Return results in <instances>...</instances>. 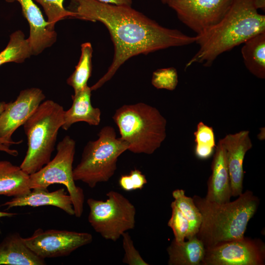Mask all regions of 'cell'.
I'll return each mask as SVG.
<instances>
[{"label": "cell", "instance_id": "obj_1", "mask_svg": "<svg viewBox=\"0 0 265 265\" xmlns=\"http://www.w3.org/2000/svg\"><path fill=\"white\" fill-rule=\"evenodd\" d=\"M78 19L99 21L107 28L114 45L112 62L106 73L90 87L96 90L109 80L131 57L172 47L188 45L196 37L165 27L131 6L116 5L97 0H71Z\"/></svg>", "mask_w": 265, "mask_h": 265}, {"label": "cell", "instance_id": "obj_2", "mask_svg": "<svg viewBox=\"0 0 265 265\" xmlns=\"http://www.w3.org/2000/svg\"><path fill=\"white\" fill-rule=\"evenodd\" d=\"M257 10L253 0H233L220 21L196 36L199 48L185 69L195 63L211 66L222 53L265 31V16Z\"/></svg>", "mask_w": 265, "mask_h": 265}, {"label": "cell", "instance_id": "obj_3", "mask_svg": "<svg viewBox=\"0 0 265 265\" xmlns=\"http://www.w3.org/2000/svg\"><path fill=\"white\" fill-rule=\"evenodd\" d=\"M192 199L202 216L196 236L205 248L243 238L259 205V199L250 190L225 203L211 202L198 195Z\"/></svg>", "mask_w": 265, "mask_h": 265}, {"label": "cell", "instance_id": "obj_4", "mask_svg": "<svg viewBox=\"0 0 265 265\" xmlns=\"http://www.w3.org/2000/svg\"><path fill=\"white\" fill-rule=\"evenodd\" d=\"M112 119L132 153L152 154L166 137V120L157 108L146 104L123 105Z\"/></svg>", "mask_w": 265, "mask_h": 265}, {"label": "cell", "instance_id": "obj_5", "mask_svg": "<svg viewBox=\"0 0 265 265\" xmlns=\"http://www.w3.org/2000/svg\"><path fill=\"white\" fill-rule=\"evenodd\" d=\"M63 106L53 100L43 102L23 125L27 150L20 167L28 175L38 171L50 160L64 123Z\"/></svg>", "mask_w": 265, "mask_h": 265}, {"label": "cell", "instance_id": "obj_6", "mask_svg": "<svg viewBox=\"0 0 265 265\" xmlns=\"http://www.w3.org/2000/svg\"><path fill=\"white\" fill-rule=\"evenodd\" d=\"M128 148L125 141L116 137L113 127H104L98 138L88 141L85 146L80 162L73 168L74 180L92 188L100 183L108 181L117 169L118 158Z\"/></svg>", "mask_w": 265, "mask_h": 265}, {"label": "cell", "instance_id": "obj_7", "mask_svg": "<svg viewBox=\"0 0 265 265\" xmlns=\"http://www.w3.org/2000/svg\"><path fill=\"white\" fill-rule=\"evenodd\" d=\"M75 150V141L69 135L64 136L57 145L54 158L29 175V187L31 189H47L55 184L65 186L72 200L75 216L80 217L83 211L84 195L82 189L76 186L73 177Z\"/></svg>", "mask_w": 265, "mask_h": 265}, {"label": "cell", "instance_id": "obj_8", "mask_svg": "<svg viewBox=\"0 0 265 265\" xmlns=\"http://www.w3.org/2000/svg\"><path fill=\"white\" fill-rule=\"evenodd\" d=\"M106 196V201L87 199L88 220L103 238L116 241L123 233L134 228L136 209L129 199L118 192L111 190Z\"/></svg>", "mask_w": 265, "mask_h": 265}, {"label": "cell", "instance_id": "obj_9", "mask_svg": "<svg viewBox=\"0 0 265 265\" xmlns=\"http://www.w3.org/2000/svg\"><path fill=\"white\" fill-rule=\"evenodd\" d=\"M265 244L243 237L206 248L201 265H263Z\"/></svg>", "mask_w": 265, "mask_h": 265}, {"label": "cell", "instance_id": "obj_10", "mask_svg": "<svg viewBox=\"0 0 265 265\" xmlns=\"http://www.w3.org/2000/svg\"><path fill=\"white\" fill-rule=\"evenodd\" d=\"M27 247L45 259L69 255L79 248L90 244L92 235L67 230H36L29 237L23 238Z\"/></svg>", "mask_w": 265, "mask_h": 265}, {"label": "cell", "instance_id": "obj_11", "mask_svg": "<svg viewBox=\"0 0 265 265\" xmlns=\"http://www.w3.org/2000/svg\"><path fill=\"white\" fill-rule=\"evenodd\" d=\"M233 0H170L167 4L179 20L200 34L217 24L228 11Z\"/></svg>", "mask_w": 265, "mask_h": 265}, {"label": "cell", "instance_id": "obj_12", "mask_svg": "<svg viewBox=\"0 0 265 265\" xmlns=\"http://www.w3.org/2000/svg\"><path fill=\"white\" fill-rule=\"evenodd\" d=\"M43 91L36 87L24 89L13 102L6 103L0 116V138L13 144H18L22 140L15 142L12 135L36 110L45 100Z\"/></svg>", "mask_w": 265, "mask_h": 265}, {"label": "cell", "instance_id": "obj_13", "mask_svg": "<svg viewBox=\"0 0 265 265\" xmlns=\"http://www.w3.org/2000/svg\"><path fill=\"white\" fill-rule=\"evenodd\" d=\"M224 149L229 171L231 196L237 197L242 193L244 171L243 163L247 152L252 144L248 131L226 135L220 139Z\"/></svg>", "mask_w": 265, "mask_h": 265}, {"label": "cell", "instance_id": "obj_14", "mask_svg": "<svg viewBox=\"0 0 265 265\" xmlns=\"http://www.w3.org/2000/svg\"><path fill=\"white\" fill-rule=\"evenodd\" d=\"M8 2L18 1L22 13L29 26V36L27 38L32 55H38L45 49L52 46L57 40L55 30L48 29V23L44 19L38 7L33 0H5Z\"/></svg>", "mask_w": 265, "mask_h": 265}, {"label": "cell", "instance_id": "obj_15", "mask_svg": "<svg viewBox=\"0 0 265 265\" xmlns=\"http://www.w3.org/2000/svg\"><path fill=\"white\" fill-rule=\"evenodd\" d=\"M214 152L205 199L217 203H225L230 201L231 190L225 151L220 140Z\"/></svg>", "mask_w": 265, "mask_h": 265}, {"label": "cell", "instance_id": "obj_16", "mask_svg": "<svg viewBox=\"0 0 265 265\" xmlns=\"http://www.w3.org/2000/svg\"><path fill=\"white\" fill-rule=\"evenodd\" d=\"M43 206H54L70 215H75L71 197L63 188L52 192L48 191L47 189H34L26 194L14 197L10 201L0 205L6 206L7 210L16 207H36Z\"/></svg>", "mask_w": 265, "mask_h": 265}, {"label": "cell", "instance_id": "obj_17", "mask_svg": "<svg viewBox=\"0 0 265 265\" xmlns=\"http://www.w3.org/2000/svg\"><path fill=\"white\" fill-rule=\"evenodd\" d=\"M45 259L37 256L25 244L19 233L6 236L0 243V265H45Z\"/></svg>", "mask_w": 265, "mask_h": 265}, {"label": "cell", "instance_id": "obj_18", "mask_svg": "<svg viewBox=\"0 0 265 265\" xmlns=\"http://www.w3.org/2000/svg\"><path fill=\"white\" fill-rule=\"evenodd\" d=\"M91 90L87 85L82 90L72 96L71 107L64 110V123L62 128L68 130L74 123L84 122L91 126H98L101 121V112L94 107L91 103Z\"/></svg>", "mask_w": 265, "mask_h": 265}, {"label": "cell", "instance_id": "obj_19", "mask_svg": "<svg viewBox=\"0 0 265 265\" xmlns=\"http://www.w3.org/2000/svg\"><path fill=\"white\" fill-rule=\"evenodd\" d=\"M30 191L29 175L9 161L0 160V195L14 197Z\"/></svg>", "mask_w": 265, "mask_h": 265}, {"label": "cell", "instance_id": "obj_20", "mask_svg": "<svg viewBox=\"0 0 265 265\" xmlns=\"http://www.w3.org/2000/svg\"><path fill=\"white\" fill-rule=\"evenodd\" d=\"M187 241L178 242L174 239L167 248L169 265H199L204 258L206 248L196 236Z\"/></svg>", "mask_w": 265, "mask_h": 265}, {"label": "cell", "instance_id": "obj_21", "mask_svg": "<svg viewBox=\"0 0 265 265\" xmlns=\"http://www.w3.org/2000/svg\"><path fill=\"white\" fill-rule=\"evenodd\" d=\"M241 50L244 63L248 71L261 79L265 78V31L247 40Z\"/></svg>", "mask_w": 265, "mask_h": 265}, {"label": "cell", "instance_id": "obj_22", "mask_svg": "<svg viewBox=\"0 0 265 265\" xmlns=\"http://www.w3.org/2000/svg\"><path fill=\"white\" fill-rule=\"evenodd\" d=\"M32 55L30 47L23 31L12 33L6 48L0 52V66L8 62L21 63Z\"/></svg>", "mask_w": 265, "mask_h": 265}, {"label": "cell", "instance_id": "obj_23", "mask_svg": "<svg viewBox=\"0 0 265 265\" xmlns=\"http://www.w3.org/2000/svg\"><path fill=\"white\" fill-rule=\"evenodd\" d=\"M93 49L89 42L81 45V55L75 70L67 80V84L74 90V93L82 90L87 85V81L92 71Z\"/></svg>", "mask_w": 265, "mask_h": 265}, {"label": "cell", "instance_id": "obj_24", "mask_svg": "<svg viewBox=\"0 0 265 265\" xmlns=\"http://www.w3.org/2000/svg\"><path fill=\"white\" fill-rule=\"evenodd\" d=\"M172 196L174 199L173 202L182 212L189 224L186 238L196 236L201 225L202 216L192 198L186 196L185 191L180 189L174 190Z\"/></svg>", "mask_w": 265, "mask_h": 265}, {"label": "cell", "instance_id": "obj_25", "mask_svg": "<svg viewBox=\"0 0 265 265\" xmlns=\"http://www.w3.org/2000/svg\"><path fill=\"white\" fill-rule=\"evenodd\" d=\"M194 134L196 157L200 159L210 158L213 154L216 147L213 128L200 122Z\"/></svg>", "mask_w": 265, "mask_h": 265}, {"label": "cell", "instance_id": "obj_26", "mask_svg": "<svg viewBox=\"0 0 265 265\" xmlns=\"http://www.w3.org/2000/svg\"><path fill=\"white\" fill-rule=\"evenodd\" d=\"M40 4L47 16L49 30H54L55 24L60 20L71 17L78 19L77 14L66 10L63 6L64 0H34Z\"/></svg>", "mask_w": 265, "mask_h": 265}, {"label": "cell", "instance_id": "obj_27", "mask_svg": "<svg viewBox=\"0 0 265 265\" xmlns=\"http://www.w3.org/2000/svg\"><path fill=\"white\" fill-rule=\"evenodd\" d=\"M151 82L157 89L174 90L178 82L176 69L173 67L157 69L153 73Z\"/></svg>", "mask_w": 265, "mask_h": 265}, {"label": "cell", "instance_id": "obj_28", "mask_svg": "<svg viewBox=\"0 0 265 265\" xmlns=\"http://www.w3.org/2000/svg\"><path fill=\"white\" fill-rule=\"evenodd\" d=\"M171 207L172 214L167 225L173 231L175 241L180 242L186 238L189 224L186 218L173 202L171 204Z\"/></svg>", "mask_w": 265, "mask_h": 265}, {"label": "cell", "instance_id": "obj_29", "mask_svg": "<svg viewBox=\"0 0 265 265\" xmlns=\"http://www.w3.org/2000/svg\"><path fill=\"white\" fill-rule=\"evenodd\" d=\"M122 237L124 251L123 262L129 265H148L135 248L129 233L125 232Z\"/></svg>", "mask_w": 265, "mask_h": 265}, {"label": "cell", "instance_id": "obj_30", "mask_svg": "<svg viewBox=\"0 0 265 265\" xmlns=\"http://www.w3.org/2000/svg\"><path fill=\"white\" fill-rule=\"evenodd\" d=\"M147 183L145 176L136 169L131 170L129 175H122L119 179L120 186L127 191L141 189Z\"/></svg>", "mask_w": 265, "mask_h": 265}, {"label": "cell", "instance_id": "obj_31", "mask_svg": "<svg viewBox=\"0 0 265 265\" xmlns=\"http://www.w3.org/2000/svg\"><path fill=\"white\" fill-rule=\"evenodd\" d=\"M12 144L0 138V151L4 152L12 156L16 157L18 155V151L10 148Z\"/></svg>", "mask_w": 265, "mask_h": 265}, {"label": "cell", "instance_id": "obj_32", "mask_svg": "<svg viewBox=\"0 0 265 265\" xmlns=\"http://www.w3.org/2000/svg\"><path fill=\"white\" fill-rule=\"evenodd\" d=\"M100 2L116 5H124L131 6L132 0H97Z\"/></svg>", "mask_w": 265, "mask_h": 265}, {"label": "cell", "instance_id": "obj_33", "mask_svg": "<svg viewBox=\"0 0 265 265\" xmlns=\"http://www.w3.org/2000/svg\"><path fill=\"white\" fill-rule=\"evenodd\" d=\"M253 3L257 9H261L265 10V0H253Z\"/></svg>", "mask_w": 265, "mask_h": 265}, {"label": "cell", "instance_id": "obj_34", "mask_svg": "<svg viewBox=\"0 0 265 265\" xmlns=\"http://www.w3.org/2000/svg\"><path fill=\"white\" fill-rule=\"evenodd\" d=\"M17 214L16 213L0 212V218L4 217H12Z\"/></svg>", "mask_w": 265, "mask_h": 265}, {"label": "cell", "instance_id": "obj_35", "mask_svg": "<svg viewBox=\"0 0 265 265\" xmlns=\"http://www.w3.org/2000/svg\"><path fill=\"white\" fill-rule=\"evenodd\" d=\"M6 103L5 102H0V116L4 110Z\"/></svg>", "mask_w": 265, "mask_h": 265}, {"label": "cell", "instance_id": "obj_36", "mask_svg": "<svg viewBox=\"0 0 265 265\" xmlns=\"http://www.w3.org/2000/svg\"><path fill=\"white\" fill-rule=\"evenodd\" d=\"M162 2L164 3H166L167 4V3L170 0H160Z\"/></svg>", "mask_w": 265, "mask_h": 265}]
</instances>
